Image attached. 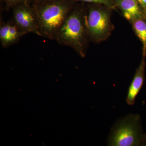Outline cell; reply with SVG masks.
Returning a JSON list of instances; mask_svg holds the SVG:
<instances>
[{
	"instance_id": "cell-1",
	"label": "cell",
	"mask_w": 146,
	"mask_h": 146,
	"mask_svg": "<svg viewBox=\"0 0 146 146\" xmlns=\"http://www.w3.org/2000/svg\"><path fill=\"white\" fill-rule=\"evenodd\" d=\"M143 138L138 115H128L115 123L108 141L109 146H134L141 144Z\"/></svg>"
},
{
	"instance_id": "cell-2",
	"label": "cell",
	"mask_w": 146,
	"mask_h": 146,
	"mask_svg": "<svg viewBox=\"0 0 146 146\" xmlns=\"http://www.w3.org/2000/svg\"><path fill=\"white\" fill-rule=\"evenodd\" d=\"M67 9L61 5L53 4L45 7L39 13L42 28L48 34L59 29L66 19Z\"/></svg>"
},
{
	"instance_id": "cell-3",
	"label": "cell",
	"mask_w": 146,
	"mask_h": 146,
	"mask_svg": "<svg viewBox=\"0 0 146 146\" xmlns=\"http://www.w3.org/2000/svg\"><path fill=\"white\" fill-rule=\"evenodd\" d=\"M83 27L81 20L76 13L66 18L59 29V37L67 44L80 45L83 36Z\"/></svg>"
},
{
	"instance_id": "cell-4",
	"label": "cell",
	"mask_w": 146,
	"mask_h": 146,
	"mask_svg": "<svg viewBox=\"0 0 146 146\" xmlns=\"http://www.w3.org/2000/svg\"><path fill=\"white\" fill-rule=\"evenodd\" d=\"M88 26L89 31L93 35H103L107 31L109 27L108 16L101 11L91 10L88 16Z\"/></svg>"
},
{
	"instance_id": "cell-5",
	"label": "cell",
	"mask_w": 146,
	"mask_h": 146,
	"mask_svg": "<svg viewBox=\"0 0 146 146\" xmlns=\"http://www.w3.org/2000/svg\"><path fill=\"white\" fill-rule=\"evenodd\" d=\"M145 65V63L143 58L136 70L133 80L129 88L126 98V102L129 105L132 106L134 104L136 97L143 84Z\"/></svg>"
},
{
	"instance_id": "cell-6",
	"label": "cell",
	"mask_w": 146,
	"mask_h": 146,
	"mask_svg": "<svg viewBox=\"0 0 146 146\" xmlns=\"http://www.w3.org/2000/svg\"><path fill=\"white\" fill-rule=\"evenodd\" d=\"M14 18L18 26L24 30L29 31L35 30V20L30 11L25 8L19 9L14 13Z\"/></svg>"
},
{
	"instance_id": "cell-7",
	"label": "cell",
	"mask_w": 146,
	"mask_h": 146,
	"mask_svg": "<svg viewBox=\"0 0 146 146\" xmlns=\"http://www.w3.org/2000/svg\"><path fill=\"white\" fill-rule=\"evenodd\" d=\"M120 6L124 17L127 20L135 19L141 16V11L135 0H122Z\"/></svg>"
},
{
	"instance_id": "cell-8",
	"label": "cell",
	"mask_w": 146,
	"mask_h": 146,
	"mask_svg": "<svg viewBox=\"0 0 146 146\" xmlns=\"http://www.w3.org/2000/svg\"><path fill=\"white\" fill-rule=\"evenodd\" d=\"M133 28L136 34L141 40L143 44V56L146 55V23L143 20H138L134 21Z\"/></svg>"
},
{
	"instance_id": "cell-9",
	"label": "cell",
	"mask_w": 146,
	"mask_h": 146,
	"mask_svg": "<svg viewBox=\"0 0 146 146\" xmlns=\"http://www.w3.org/2000/svg\"><path fill=\"white\" fill-rule=\"evenodd\" d=\"M10 25H6L2 27L0 29V38L3 43L7 44L11 43L9 34Z\"/></svg>"
},
{
	"instance_id": "cell-10",
	"label": "cell",
	"mask_w": 146,
	"mask_h": 146,
	"mask_svg": "<svg viewBox=\"0 0 146 146\" xmlns=\"http://www.w3.org/2000/svg\"><path fill=\"white\" fill-rule=\"evenodd\" d=\"M9 34H10L11 43L16 40L19 36V32L18 29L15 26L10 25Z\"/></svg>"
},
{
	"instance_id": "cell-11",
	"label": "cell",
	"mask_w": 146,
	"mask_h": 146,
	"mask_svg": "<svg viewBox=\"0 0 146 146\" xmlns=\"http://www.w3.org/2000/svg\"><path fill=\"white\" fill-rule=\"evenodd\" d=\"M84 1L88 2H95L100 3H105L107 2V0H81Z\"/></svg>"
},
{
	"instance_id": "cell-12",
	"label": "cell",
	"mask_w": 146,
	"mask_h": 146,
	"mask_svg": "<svg viewBox=\"0 0 146 146\" xmlns=\"http://www.w3.org/2000/svg\"><path fill=\"white\" fill-rule=\"evenodd\" d=\"M141 2L144 5H146V0H140Z\"/></svg>"
},
{
	"instance_id": "cell-13",
	"label": "cell",
	"mask_w": 146,
	"mask_h": 146,
	"mask_svg": "<svg viewBox=\"0 0 146 146\" xmlns=\"http://www.w3.org/2000/svg\"><path fill=\"white\" fill-rule=\"evenodd\" d=\"M145 140H146V138H145Z\"/></svg>"
}]
</instances>
